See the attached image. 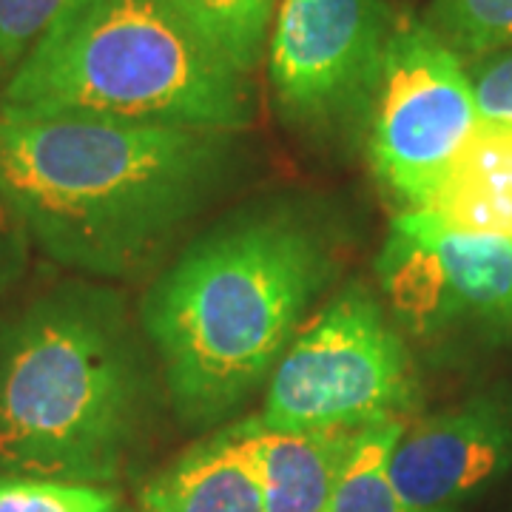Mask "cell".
Wrapping results in <instances>:
<instances>
[{"label":"cell","instance_id":"cell-1","mask_svg":"<svg viewBox=\"0 0 512 512\" xmlns=\"http://www.w3.org/2000/svg\"><path fill=\"white\" fill-rule=\"evenodd\" d=\"M231 163L225 131L0 111V197L40 254L89 279L146 271Z\"/></svg>","mask_w":512,"mask_h":512},{"label":"cell","instance_id":"cell-2","mask_svg":"<svg viewBox=\"0 0 512 512\" xmlns=\"http://www.w3.org/2000/svg\"><path fill=\"white\" fill-rule=\"evenodd\" d=\"M333 271L328 237L293 208L248 211L191 242L140 316L180 419L214 424L268 382Z\"/></svg>","mask_w":512,"mask_h":512},{"label":"cell","instance_id":"cell-3","mask_svg":"<svg viewBox=\"0 0 512 512\" xmlns=\"http://www.w3.org/2000/svg\"><path fill=\"white\" fill-rule=\"evenodd\" d=\"M157 399L143 325L123 296L69 279L0 328V470L111 484Z\"/></svg>","mask_w":512,"mask_h":512},{"label":"cell","instance_id":"cell-4","mask_svg":"<svg viewBox=\"0 0 512 512\" xmlns=\"http://www.w3.org/2000/svg\"><path fill=\"white\" fill-rule=\"evenodd\" d=\"M0 111L237 134L254 120V92L177 0H77L9 74Z\"/></svg>","mask_w":512,"mask_h":512},{"label":"cell","instance_id":"cell-5","mask_svg":"<svg viewBox=\"0 0 512 512\" xmlns=\"http://www.w3.org/2000/svg\"><path fill=\"white\" fill-rule=\"evenodd\" d=\"M402 330L379 296L353 282L296 333L274 367L259 421L274 430H365L419 404Z\"/></svg>","mask_w":512,"mask_h":512},{"label":"cell","instance_id":"cell-6","mask_svg":"<svg viewBox=\"0 0 512 512\" xmlns=\"http://www.w3.org/2000/svg\"><path fill=\"white\" fill-rule=\"evenodd\" d=\"M478 123L467 63L424 20H393L362 126L384 194L421 208Z\"/></svg>","mask_w":512,"mask_h":512},{"label":"cell","instance_id":"cell-7","mask_svg":"<svg viewBox=\"0 0 512 512\" xmlns=\"http://www.w3.org/2000/svg\"><path fill=\"white\" fill-rule=\"evenodd\" d=\"M390 26L384 0H279L268 74L285 123L316 140L365 126Z\"/></svg>","mask_w":512,"mask_h":512},{"label":"cell","instance_id":"cell-8","mask_svg":"<svg viewBox=\"0 0 512 512\" xmlns=\"http://www.w3.org/2000/svg\"><path fill=\"white\" fill-rule=\"evenodd\" d=\"M382 302L396 328L433 339L464 328H512V239L447 228L402 211L376 256Z\"/></svg>","mask_w":512,"mask_h":512},{"label":"cell","instance_id":"cell-9","mask_svg":"<svg viewBox=\"0 0 512 512\" xmlns=\"http://www.w3.org/2000/svg\"><path fill=\"white\" fill-rule=\"evenodd\" d=\"M512 464V396L484 390L404 424L387 461L404 512H461Z\"/></svg>","mask_w":512,"mask_h":512},{"label":"cell","instance_id":"cell-10","mask_svg":"<svg viewBox=\"0 0 512 512\" xmlns=\"http://www.w3.org/2000/svg\"><path fill=\"white\" fill-rule=\"evenodd\" d=\"M265 512H330L359 430H274L245 419Z\"/></svg>","mask_w":512,"mask_h":512},{"label":"cell","instance_id":"cell-11","mask_svg":"<svg viewBox=\"0 0 512 512\" xmlns=\"http://www.w3.org/2000/svg\"><path fill=\"white\" fill-rule=\"evenodd\" d=\"M134 512H265L245 421L194 444L140 493Z\"/></svg>","mask_w":512,"mask_h":512},{"label":"cell","instance_id":"cell-12","mask_svg":"<svg viewBox=\"0 0 512 512\" xmlns=\"http://www.w3.org/2000/svg\"><path fill=\"white\" fill-rule=\"evenodd\" d=\"M421 211L456 231L512 237V126L478 123Z\"/></svg>","mask_w":512,"mask_h":512},{"label":"cell","instance_id":"cell-13","mask_svg":"<svg viewBox=\"0 0 512 512\" xmlns=\"http://www.w3.org/2000/svg\"><path fill=\"white\" fill-rule=\"evenodd\" d=\"M279 0H177L194 23L234 69L251 74L268 49Z\"/></svg>","mask_w":512,"mask_h":512},{"label":"cell","instance_id":"cell-14","mask_svg":"<svg viewBox=\"0 0 512 512\" xmlns=\"http://www.w3.org/2000/svg\"><path fill=\"white\" fill-rule=\"evenodd\" d=\"M404 424L407 421L393 419L359 430L336 484L330 512H404L387 470Z\"/></svg>","mask_w":512,"mask_h":512},{"label":"cell","instance_id":"cell-15","mask_svg":"<svg viewBox=\"0 0 512 512\" xmlns=\"http://www.w3.org/2000/svg\"><path fill=\"white\" fill-rule=\"evenodd\" d=\"M424 23L464 63L512 46V0H433Z\"/></svg>","mask_w":512,"mask_h":512},{"label":"cell","instance_id":"cell-16","mask_svg":"<svg viewBox=\"0 0 512 512\" xmlns=\"http://www.w3.org/2000/svg\"><path fill=\"white\" fill-rule=\"evenodd\" d=\"M0 512H128L111 484H77L0 470Z\"/></svg>","mask_w":512,"mask_h":512},{"label":"cell","instance_id":"cell-17","mask_svg":"<svg viewBox=\"0 0 512 512\" xmlns=\"http://www.w3.org/2000/svg\"><path fill=\"white\" fill-rule=\"evenodd\" d=\"M77 0H0V80L20 66L66 9Z\"/></svg>","mask_w":512,"mask_h":512},{"label":"cell","instance_id":"cell-18","mask_svg":"<svg viewBox=\"0 0 512 512\" xmlns=\"http://www.w3.org/2000/svg\"><path fill=\"white\" fill-rule=\"evenodd\" d=\"M478 120L512 126V46L467 63Z\"/></svg>","mask_w":512,"mask_h":512},{"label":"cell","instance_id":"cell-19","mask_svg":"<svg viewBox=\"0 0 512 512\" xmlns=\"http://www.w3.org/2000/svg\"><path fill=\"white\" fill-rule=\"evenodd\" d=\"M29 245L32 242L26 237V228L20 225L18 214L0 197V296L12 291L23 274Z\"/></svg>","mask_w":512,"mask_h":512},{"label":"cell","instance_id":"cell-20","mask_svg":"<svg viewBox=\"0 0 512 512\" xmlns=\"http://www.w3.org/2000/svg\"><path fill=\"white\" fill-rule=\"evenodd\" d=\"M510 239H512V237H510Z\"/></svg>","mask_w":512,"mask_h":512}]
</instances>
